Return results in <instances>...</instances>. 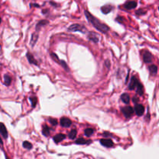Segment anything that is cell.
Here are the masks:
<instances>
[{"instance_id":"cell-1","label":"cell","mask_w":159,"mask_h":159,"mask_svg":"<svg viewBox=\"0 0 159 159\" xmlns=\"http://www.w3.org/2000/svg\"><path fill=\"white\" fill-rule=\"evenodd\" d=\"M85 15L86 16L88 21L97 30H99V31H100L101 33H103V34H106V33H107L109 30V26L105 24V23H103L100 20H98L97 18H96L93 14H91L88 10H85Z\"/></svg>"},{"instance_id":"cell-2","label":"cell","mask_w":159,"mask_h":159,"mask_svg":"<svg viewBox=\"0 0 159 159\" xmlns=\"http://www.w3.org/2000/svg\"><path fill=\"white\" fill-rule=\"evenodd\" d=\"M68 30L70 31V32H82V33H85L86 31V28L83 25L79 24V23H75V24H71L69 28H68Z\"/></svg>"},{"instance_id":"cell-3","label":"cell","mask_w":159,"mask_h":159,"mask_svg":"<svg viewBox=\"0 0 159 159\" xmlns=\"http://www.w3.org/2000/svg\"><path fill=\"white\" fill-rule=\"evenodd\" d=\"M121 110H122V113H123V114L124 115V117L126 118H130L131 117H132V115L134 113L133 109L131 106H130L123 107Z\"/></svg>"},{"instance_id":"cell-4","label":"cell","mask_w":159,"mask_h":159,"mask_svg":"<svg viewBox=\"0 0 159 159\" xmlns=\"http://www.w3.org/2000/svg\"><path fill=\"white\" fill-rule=\"evenodd\" d=\"M134 109L136 114H137V116H139V117L142 116V115L144 114V107L143 105L141 104L135 105Z\"/></svg>"},{"instance_id":"cell-5","label":"cell","mask_w":159,"mask_h":159,"mask_svg":"<svg viewBox=\"0 0 159 159\" xmlns=\"http://www.w3.org/2000/svg\"><path fill=\"white\" fill-rule=\"evenodd\" d=\"M137 2H136V1H133V0H132V1H128V2H127L126 3L124 4V8L126 9H135L136 7H137Z\"/></svg>"},{"instance_id":"cell-6","label":"cell","mask_w":159,"mask_h":159,"mask_svg":"<svg viewBox=\"0 0 159 159\" xmlns=\"http://www.w3.org/2000/svg\"><path fill=\"white\" fill-rule=\"evenodd\" d=\"M71 120L67 117H62L60 120V124L63 127H69L71 125Z\"/></svg>"},{"instance_id":"cell-7","label":"cell","mask_w":159,"mask_h":159,"mask_svg":"<svg viewBox=\"0 0 159 159\" xmlns=\"http://www.w3.org/2000/svg\"><path fill=\"white\" fill-rule=\"evenodd\" d=\"M143 59L145 63H151L153 60V55H151V53L149 51H145V53L143 55Z\"/></svg>"},{"instance_id":"cell-8","label":"cell","mask_w":159,"mask_h":159,"mask_svg":"<svg viewBox=\"0 0 159 159\" xmlns=\"http://www.w3.org/2000/svg\"><path fill=\"white\" fill-rule=\"evenodd\" d=\"M137 83H138V80L137 79V78L135 76H133L131 79L128 89H129L130 90H134V89H136V86H137Z\"/></svg>"},{"instance_id":"cell-9","label":"cell","mask_w":159,"mask_h":159,"mask_svg":"<svg viewBox=\"0 0 159 159\" xmlns=\"http://www.w3.org/2000/svg\"><path fill=\"white\" fill-rule=\"evenodd\" d=\"M100 144L106 147H111L113 146V142L110 139H101Z\"/></svg>"},{"instance_id":"cell-10","label":"cell","mask_w":159,"mask_h":159,"mask_svg":"<svg viewBox=\"0 0 159 159\" xmlns=\"http://www.w3.org/2000/svg\"><path fill=\"white\" fill-rule=\"evenodd\" d=\"M0 133L4 138L8 137V131L6 130V127L4 123H0Z\"/></svg>"},{"instance_id":"cell-11","label":"cell","mask_w":159,"mask_h":159,"mask_svg":"<svg viewBox=\"0 0 159 159\" xmlns=\"http://www.w3.org/2000/svg\"><path fill=\"white\" fill-rule=\"evenodd\" d=\"M66 138V135L64 133H58V134L55 135V137H53V140L56 144H58L59 142L62 141L63 140H65Z\"/></svg>"},{"instance_id":"cell-12","label":"cell","mask_w":159,"mask_h":159,"mask_svg":"<svg viewBox=\"0 0 159 159\" xmlns=\"http://www.w3.org/2000/svg\"><path fill=\"white\" fill-rule=\"evenodd\" d=\"M88 38L89 40L93 41L94 43H98L99 42V35L96 34V33L91 32L89 34V36H88Z\"/></svg>"},{"instance_id":"cell-13","label":"cell","mask_w":159,"mask_h":159,"mask_svg":"<svg viewBox=\"0 0 159 159\" xmlns=\"http://www.w3.org/2000/svg\"><path fill=\"white\" fill-rule=\"evenodd\" d=\"M113 9V6H111V5H106V6H103L101 7V11L104 14H108L109 12Z\"/></svg>"},{"instance_id":"cell-14","label":"cell","mask_w":159,"mask_h":159,"mask_svg":"<svg viewBox=\"0 0 159 159\" xmlns=\"http://www.w3.org/2000/svg\"><path fill=\"white\" fill-rule=\"evenodd\" d=\"M26 58H27V60H28V61L30 63V64H32V65H38L37 62H36V59L34 58V56H33L30 52L26 53Z\"/></svg>"},{"instance_id":"cell-15","label":"cell","mask_w":159,"mask_h":159,"mask_svg":"<svg viewBox=\"0 0 159 159\" xmlns=\"http://www.w3.org/2000/svg\"><path fill=\"white\" fill-rule=\"evenodd\" d=\"M48 23H49V22L47 21V20H40V21H39V22L37 23V24H36V31H39V30H40V28L41 27V26H45V25L48 24Z\"/></svg>"},{"instance_id":"cell-16","label":"cell","mask_w":159,"mask_h":159,"mask_svg":"<svg viewBox=\"0 0 159 159\" xmlns=\"http://www.w3.org/2000/svg\"><path fill=\"white\" fill-rule=\"evenodd\" d=\"M37 39H38V34H35V33L33 34L32 36H31V40H30V44H31V46L34 47L36 44Z\"/></svg>"},{"instance_id":"cell-17","label":"cell","mask_w":159,"mask_h":159,"mask_svg":"<svg viewBox=\"0 0 159 159\" xmlns=\"http://www.w3.org/2000/svg\"><path fill=\"white\" fill-rule=\"evenodd\" d=\"M121 100L123 101L125 104H128L130 103V96L127 93H123L120 97Z\"/></svg>"},{"instance_id":"cell-18","label":"cell","mask_w":159,"mask_h":159,"mask_svg":"<svg viewBox=\"0 0 159 159\" xmlns=\"http://www.w3.org/2000/svg\"><path fill=\"white\" fill-rule=\"evenodd\" d=\"M3 79H4V84L6 85V86H9L10 84H11V82H12V79L10 77L9 75L8 74H6L3 77Z\"/></svg>"},{"instance_id":"cell-19","label":"cell","mask_w":159,"mask_h":159,"mask_svg":"<svg viewBox=\"0 0 159 159\" xmlns=\"http://www.w3.org/2000/svg\"><path fill=\"white\" fill-rule=\"evenodd\" d=\"M50 127L47 125H44L43 126V130H42V133L44 135L45 137H47L50 134Z\"/></svg>"},{"instance_id":"cell-20","label":"cell","mask_w":159,"mask_h":159,"mask_svg":"<svg viewBox=\"0 0 159 159\" xmlns=\"http://www.w3.org/2000/svg\"><path fill=\"white\" fill-rule=\"evenodd\" d=\"M136 89H137V94L141 95V96H142L144 93V87L143 85L141 84V83L138 82V83H137V86H136Z\"/></svg>"},{"instance_id":"cell-21","label":"cell","mask_w":159,"mask_h":159,"mask_svg":"<svg viewBox=\"0 0 159 159\" xmlns=\"http://www.w3.org/2000/svg\"><path fill=\"white\" fill-rule=\"evenodd\" d=\"M149 71L151 75H156V74L158 72V67L155 65H151V66H149Z\"/></svg>"},{"instance_id":"cell-22","label":"cell","mask_w":159,"mask_h":159,"mask_svg":"<svg viewBox=\"0 0 159 159\" xmlns=\"http://www.w3.org/2000/svg\"><path fill=\"white\" fill-rule=\"evenodd\" d=\"M30 101L31 102V106H32L33 108L36 107V103H37V98L36 96H33V97H30L29 98Z\"/></svg>"},{"instance_id":"cell-23","label":"cell","mask_w":159,"mask_h":159,"mask_svg":"<svg viewBox=\"0 0 159 159\" xmlns=\"http://www.w3.org/2000/svg\"><path fill=\"white\" fill-rule=\"evenodd\" d=\"M76 136H77V131H76V130H75V129L71 130V132L69 133V137L71 140L75 139V137H76Z\"/></svg>"},{"instance_id":"cell-24","label":"cell","mask_w":159,"mask_h":159,"mask_svg":"<svg viewBox=\"0 0 159 159\" xmlns=\"http://www.w3.org/2000/svg\"><path fill=\"white\" fill-rule=\"evenodd\" d=\"M94 133V130L93 128H87L85 130V135L87 137H90L91 135H93Z\"/></svg>"},{"instance_id":"cell-25","label":"cell","mask_w":159,"mask_h":159,"mask_svg":"<svg viewBox=\"0 0 159 159\" xmlns=\"http://www.w3.org/2000/svg\"><path fill=\"white\" fill-rule=\"evenodd\" d=\"M23 147H24V148H26V149L30 150L33 147V145H32V144L30 143V142L26 141L23 143Z\"/></svg>"},{"instance_id":"cell-26","label":"cell","mask_w":159,"mask_h":159,"mask_svg":"<svg viewBox=\"0 0 159 159\" xmlns=\"http://www.w3.org/2000/svg\"><path fill=\"white\" fill-rule=\"evenodd\" d=\"M59 64H60L61 66L64 68V69H65V71H69V66H68V65H67V63L65 62V61L63 60H61L59 61Z\"/></svg>"},{"instance_id":"cell-27","label":"cell","mask_w":159,"mask_h":159,"mask_svg":"<svg viewBox=\"0 0 159 159\" xmlns=\"http://www.w3.org/2000/svg\"><path fill=\"white\" fill-rule=\"evenodd\" d=\"M87 141L84 139V138H79V139L75 141V144H86Z\"/></svg>"},{"instance_id":"cell-28","label":"cell","mask_w":159,"mask_h":159,"mask_svg":"<svg viewBox=\"0 0 159 159\" xmlns=\"http://www.w3.org/2000/svg\"><path fill=\"white\" fill-rule=\"evenodd\" d=\"M136 14L138 15V16H142V15L146 14V11L144 9H139L136 12Z\"/></svg>"},{"instance_id":"cell-29","label":"cell","mask_w":159,"mask_h":159,"mask_svg":"<svg viewBox=\"0 0 159 159\" xmlns=\"http://www.w3.org/2000/svg\"><path fill=\"white\" fill-rule=\"evenodd\" d=\"M49 122H50L53 126H56L58 124V120L56 119H54V118H50L49 119Z\"/></svg>"},{"instance_id":"cell-30","label":"cell","mask_w":159,"mask_h":159,"mask_svg":"<svg viewBox=\"0 0 159 159\" xmlns=\"http://www.w3.org/2000/svg\"><path fill=\"white\" fill-rule=\"evenodd\" d=\"M50 55H51V58H52L54 59V60H55V61H56V62L59 63V61H60V60H59V58H58V56L56 55V54H55V53H51Z\"/></svg>"},{"instance_id":"cell-31","label":"cell","mask_w":159,"mask_h":159,"mask_svg":"<svg viewBox=\"0 0 159 159\" xmlns=\"http://www.w3.org/2000/svg\"><path fill=\"white\" fill-rule=\"evenodd\" d=\"M117 21H118L119 23H122L123 21V17H120V16H118L117 18Z\"/></svg>"},{"instance_id":"cell-32","label":"cell","mask_w":159,"mask_h":159,"mask_svg":"<svg viewBox=\"0 0 159 159\" xmlns=\"http://www.w3.org/2000/svg\"><path fill=\"white\" fill-rule=\"evenodd\" d=\"M50 4H51V5H52V6H55V7H58V5L56 4V3H55V2H52V1H50Z\"/></svg>"},{"instance_id":"cell-33","label":"cell","mask_w":159,"mask_h":159,"mask_svg":"<svg viewBox=\"0 0 159 159\" xmlns=\"http://www.w3.org/2000/svg\"><path fill=\"white\" fill-rule=\"evenodd\" d=\"M133 102L135 103H137V102H138V99L137 98H136V97H133Z\"/></svg>"},{"instance_id":"cell-34","label":"cell","mask_w":159,"mask_h":159,"mask_svg":"<svg viewBox=\"0 0 159 159\" xmlns=\"http://www.w3.org/2000/svg\"><path fill=\"white\" fill-rule=\"evenodd\" d=\"M109 133H106V132H105V133H103V136H105V137H109Z\"/></svg>"},{"instance_id":"cell-35","label":"cell","mask_w":159,"mask_h":159,"mask_svg":"<svg viewBox=\"0 0 159 159\" xmlns=\"http://www.w3.org/2000/svg\"><path fill=\"white\" fill-rule=\"evenodd\" d=\"M42 12H43V13H44V14H46L47 12H48V10H47V9H44V10H43V11H42Z\"/></svg>"},{"instance_id":"cell-36","label":"cell","mask_w":159,"mask_h":159,"mask_svg":"<svg viewBox=\"0 0 159 159\" xmlns=\"http://www.w3.org/2000/svg\"><path fill=\"white\" fill-rule=\"evenodd\" d=\"M106 65H107V67H108V68H109L110 65H109V61H106Z\"/></svg>"},{"instance_id":"cell-37","label":"cell","mask_w":159,"mask_h":159,"mask_svg":"<svg viewBox=\"0 0 159 159\" xmlns=\"http://www.w3.org/2000/svg\"><path fill=\"white\" fill-rule=\"evenodd\" d=\"M2 144H3V143H2V138L0 137V146H2Z\"/></svg>"},{"instance_id":"cell-38","label":"cell","mask_w":159,"mask_h":159,"mask_svg":"<svg viewBox=\"0 0 159 159\" xmlns=\"http://www.w3.org/2000/svg\"><path fill=\"white\" fill-rule=\"evenodd\" d=\"M30 6H36V7H40V6H39L38 4H34V5H33V4H31V5H30Z\"/></svg>"},{"instance_id":"cell-39","label":"cell","mask_w":159,"mask_h":159,"mask_svg":"<svg viewBox=\"0 0 159 159\" xmlns=\"http://www.w3.org/2000/svg\"><path fill=\"white\" fill-rule=\"evenodd\" d=\"M1 22H2V19H1V17H0V23H1Z\"/></svg>"},{"instance_id":"cell-40","label":"cell","mask_w":159,"mask_h":159,"mask_svg":"<svg viewBox=\"0 0 159 159\" xmlns=\"http://www.w3.org/2000/svg\"><path fill=\"white\" fill-rule=\"evenodd\" d=\"M6 159H9V158L7 157V156H6Z\"/></svg>"}]
</instances>
